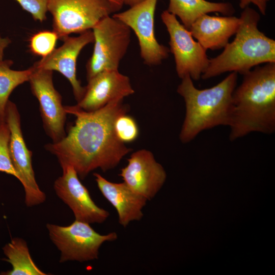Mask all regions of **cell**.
<instances>
[{
    "label": "cell",
    "mask_w": 275,
    "mask_h": 275,
    "mask_svg": "<svg viewBox=\"0 0 275 275\" xmlns=\"http://www.w3.org/2000/svg\"><path fill=\"white\" fill-rule=\"evenodd\" d=\"M123 100L115 99L93 112L76 105L64 106L67 113L76 117L74 124L61 141L45 145L46 150L56 156L60 164L72 166L81 179L96 169L105 172L114 168L131 151L114 131L116 119L129 109Z\"/></svg>",
    "instance_id": "obj_1"
},
{
    "label": "cell",
    "mask_w": 275,
    "mask_h": 275,
    "mask_svg": "<svg viewBox=\"0 0 275 275\" xmlns=\"http://www.w3.org/2000/svg\"><path fill=\"white\" fill-rule=\"evenodd\" d=\"M243 75L232 95L228 126L231 141L252 132L275 131V63L257 66Z\"/></svg>",
    "instance_id": "obj_2"
},
{
    "label": "cell",
    "mask_w": 275,
    "mask_h": 275,
    "mask_svg": "<svg viewBox=\"0 0 275 275\" xmlns=\"http://www.w3.org/2000/svg\"><path fill=\"white\" fill-rule=\"evenodd\" d=\"M237 73L231 72L216 85L198 89L189 75L183 77L177 91L184 99L185 115L179 133L183 143L193 140L200 133L218 126H229L232 95Z\"/></svg>",
    "instance_id": "obj_3"
},
{
    "label": "cell",
    "mask_w": 275,
    "mask_h": 275,
    "mask_svg": "<svg viewBox=\"0 0 275 275\" xmlns=\"http://www.w3.org/2000/svg\"><path fill=\"white\" fill-rule=\"evenodd\" d=\"M239 18L240 23L234 40L226 45L220 54L209 59L202 79L227 72L243 75L261 64L275 63V41L258 29L260 14L248 6Z\"/></svg>",
    "instance_id": "obj_4"
},
{
    "label": "cell",
    "mask_w": 275,
    "mask_h": 275,
    "mask_svg": "<svg viewBox=\"0 0 275 275\" xmlns=\"http://www.w3.org/2000/svg\"><path fill=\"white\" fill-rule=\"evenodd\" d=\"M122 5L110 0H47L53 31L62 40L72 33L92 30L101 19L119 11Z\"/></svg>",
    "instance_id": "obj_5"
},
{
    "label": "cell",
    "mask_w": 275,
    "mask_h": 275,
    "mask_svg": "<svg viewBox=\"0 0 275 275\" xmlns=\"http://www.w3.org/2000/svg\"><path fill=\"white\" fill-rule=\"evenodd\" d=\"M92 30L94 46L86 64L87 80L101 72L118 70L130 42V28L113 16L104 17Z\"/></svg>",
    "instance_id": "obj_6"
},
{
    "label": "cell",
    "mask_w": 275,
    "mask_h": 275,
    "mask_svg": "<svg viewBox=\"0 0 275 275\" xmlns=\"http://www.w3.org/2000/svg\"><path fill=\"white\" fill-rule=\"evenodd\" d=\"M46 227L51 240L61 252V263L97 259L102 244L118 238L115 232L101 235L89 224L76 220L67 226L47 224Z\"/></svg>",
    "instance_id": "obj_7"
},
{
    "label": "cell",
    "mask_w": 275,
    "mask_h": 275,
    "mask_svg": "<svg viewBox=\"0 0 275 275\" xmlns=\"http://www.w3.org/2000/svg\"><path fill=\"white\" fill-rule=\"evenodd\" d=\"M5 120L10 132L9 155L17 179L24 189L25 203L28 207L42 204L46 200V195L40 189L35 179L32 163V152L24 140L19 111L16 104L10 100L6 105Z\"/></svg>",
    "instance_id": "obj_8"
},
{
    "label": "cell",
    "mask_w": 275,
    "mask_h": 275,
    "mask_svg": "<svg viewBox=\"0 0 275 275\" xmlns=\"http://www.w3.org/2000/svg\"><path fill=\"white\" fill-rule=\"evenodd\" d=\"M161 18L170 36V51L174 57L178 76L182 78L189 75L198 80L207 67L209 59L202 45L195 41L189 30L167 10Z\"/></svg>",
    "instance_id": "obj_9"
},
{
    "label": "cell",
    "mask_w": 275,
    "mask_h": 275,
    "mask_svg": "<svg viewBox=\"0 0 275 275\" xmlns=\"http://www.w3.org/2000/svg\"><path fill=\"white\" fill-rule=\"evenodd\" d=\"M157 1L145 0L112 15L134 31L139 41L141 58L149 66L160 64L170 52L169 48L159 44L155 37L154 15Z\"/></svg>",
    "instance_id": "obj_10"
},
{
    "label": "cell",
    "mask_w": 275,
    "mask_h": 275,
    "mask_svg": "<svg viewBox=\"0 0 275 275\" xmlns=\"http://www.w3.org/2000/svg\"><path fill=\"white\" fill-rule=\"evenodd\" d=\"M33 66L34 70L29 81L31 90L38 101L46 133L52 143H58L66 135L65 124L67 113L62 104V96L53 86V71Z\"/></svg>",
    "instance_id": "obj_11"
},
{
    "label": "cell",
    "mask_w": 275,
    "mask_h": 275,
    "mask_svg": "<svg viewBox=\"0 0 275 275\" xmlns=\"http://www.w3.org/2000/svg\"><path fill=\"white\" fill-rule=\"evenodd\" d=\"M60 165L63 173L54 181L53 188L58 197L71 209L75 220L89 224L105 222L109 213L95 203L74 168L66 163Z\"/></svg>",
    "instance_id": "obj_12"
},
{
    "label": "cell",
    "mask_w": 275,
    "mask_h": 275,
    "mask_svg": "<svg viewBox=\"0 0 275 275\" xmlns=\"http://www.w3.org/2000/svg\"><path fill=\"white\" fill-rule=\"evenodd\" d=\"M63 44L55 48L49 54L42 58L33 66L36 68L61 73L70 82L77 102L82 98L85 87H82L76 75L77 58L81 50L88 44L94 42L92 30L76 37L67 36L62 39Z\"/></svg>",
    "instance_id": "obj_13"
},
{
    "label": "cell",
    "mask_w": 275,
    "mask_h": 275,
    "mask_svg": "<svg viewBox=\"0 0 275 275\" xmlns=\"http://www.w3.org/2000/svg\"><path fill=\"white\" fill-rule=\"evenodd\" d=\"M127 161L119 175L131 189L151 200L166 181L164 169L156 161L153 153L146 149L134 152Z\"/></svg>",
    "instance_id": "obj_14"
},
{
    "label": "cell",
    "mask_w": 275,
    "mask_h": 275,
    "mask_svg": "<svg viewBox=\"0 0 275 275\" xmlns=\"http://www.w3.org/2000/svg\"><path fill=\"white\" fill-rule=\"evenodd\" d=\"M87 81L84 95L76 104L86 112L98 110L134 93L129 77L118 70L101 72Z\"/></svg>",
    "instance_id": "obj_15"
},
{
    "label": "cell",
    "mask_w": 275,
    "mask_h": 275,
    "mask_svg": "<svg viewBox=\"0 0 275 275\" xmlns=\"http://www.w3.org/2000/svg\"><path fill=\"white\" fill-rule=\"evenodd\" d=\"M97 186L103 197L116 209L119 224L124 227L143 217V209L148 200L131 189L124 182H111L100 174H93Z\"/></svg>",
    "instance_id": "obj_16"
},
{
    "label": "cell",
    "mask_w": 275,
    "mask_h": 275,
    "mask_svg": "<svg viewBox=\"0 0 275 275\" xmlns=\"http://www.w3.org/2000/svg\"><path fill=\"white\" fill-rule=\"evenodd\" d=\"M240 23V18L232 15L206 14L196 19L189 30L205 49L215 50L226 46L230 38L237 32Z\"/></svg>",
    "instance_id": "obj_17"
},
{
    "label": "cell",
    "mask_w": 275,
    "mask_h": 275,
    "mask_svg": "<svg viewBox=\"0 0 275 275\" xmlns=\"http://www.w3.org/2000/svg\"><path fill=\"white\" fill-rule=\"evenodd\" d=\"M169 12L178 17L188 30L201 16L212 12L231 16L235 12L233 5L228 2H212L206 0H169Z\"/></svg>",
    "instance_id": "obj_18"
},
{
    "label": "cell",
    "mask_w": 275,
    "mask_h": 275,
    "mask_svg": "<svg viewBox=\"0 0 275 275\" xmlns=\"http://www.w3.org/2000/svg\"><path fill=\"white\" fill-rule=\"evenodd\" d=\"M3 250L6 261L12 266L11 270L3 272L5 275H46L35 263L29 252L25 241L15 237L6 244Z\"/></svg>",
    "instance_id": "obj_19"
},
{
    "label": "cell",
    "mask_w": 275,
    "mask_h": 275,
    "mask_svg": "<svg viewBox=\"0 0 275 275\" xmlns=\"http://www.w3.org/2000/svg\"><path fill=\"white\" fill-rule=\"evenodd\" d=\"M13 64V61L9 59L0 63V120H5L6 105L12 91L29 81L34 70L33 66L25 70H13L11 68Z\"/></svg>",
    "instance_id": "obj_20"
},
{
    "label": "cell",
    "mask_w": 275,
    "mask_h": 275,
    "mask_svg": "<svg viewBox=\"0 0 275 275\" xmlns=\"http://www.w3.org/2000/svg\"><path fill=\"white\" fill-rule=\"evenodd\" d=\"M59 37L53 31H42L33 35L30 39L29 47L32 53L45 57L54 49Z\"/></svg>",
    "instance_id": "obj_21"
},
{
    "label": "cell",
    "mask_w": 275,
    "mask_h": 275,
    "mask_svg": "<svg viewBox=\"0 0 275 275\" xmlns=\"http://www.w3.org/2000/svg\"><path fill=\"white\" fill-rule=\"evenodd\" d=\"M114 131L118 139L124 144L135 141L139 133L136 121L127 114L121 115L116 119Z\"/></svg>",
    "instance_id": "obj_22"
},
{
    "label": "cell",
    "mask_w": 275,
    "mask_h": 275,
    "mask_svg": "<svg viewBox=\"0 0 275 275\" xmlns=\"http://www.w3.org/2000/svg\"><path fill=\"white\" fill-rule=\"evenodd\" d=\"M10 135L8 124L5 120H0V171L11 175L17 179V174L9 155Z\"/></svg>",
    "instance_id": "obj_23"
},
{
    "label": "cell",
    "mask_w": 275,
    "mask_h": 275,
    "mask_svg": "<svg viewBox=\"0 0 275 275\" xmlns=\"http://www.w3.org/2000/svg\"><path fill=\"white\" fill-rule=\"evenodd\" d=\"M33 18L41 22L46 19L47 0H15Z\"/></svg>",
    "instance_id": "obj_24"
},
{
    "label": "cell",
    "mask_w": 275,
    "mask_h": 275,
    "mask_svg": "<svg viewBox=\"0 0 275 275\" xmlns=\"http://www.w3.org/2000/svg\"><path fill=\"white\" fill-rule=\"evenodd\" d=\"M270 0H239V6L243 9L252 4L257 7L260 12L263 15L266 14L267 3Z\"/></svg>",
    "instance_id": "obj_25"
},
{
    "label": "cell",
    "mask_w": 275,
    "mask_h": 275,
    "mask_svg": "<svg viewBox=\"0 0 275 275\" xmlns=\"http://www.w3.org/2000/svg\"><path fill=\"white\" fill-rule=\"evenodd\" d=\"M11 43V40L9 37H2L0 34V63L4 60V54L5 49Z\"/></svg>",
    "instance_id": "obj_26"
},
{
    "label": "cell",
    "mask_w": 275,
    "mask_h": 275,
    "mask_svg": "<svg viewBox=\"0 0 275 275\" xmlns=\"http://www.w3.org/2000/svg\"><path fill=\"white\" fill-rule=\"evenodd\" d=\"M145 0H122L123 4L129 6L130 7L138 4Z\"/></svg>",
    "instance_id": "obj_27"
},
{
    "label": "cell",
    "mask_w": 275,
    "mask_h": 275,
    "mask_svg": "<svg viewBox=\"0 0 275 275\" xmlns=\"http://www.w3.org/2000/svg\"><path fill=\"white\" fill-rule=\"evenodd\" d=\"M113 2H114L115 3H117L119 5H123V3L122 2V0H110Z\"/></svg>",
    "instance_id": "obj_28"
}]
</instances>
